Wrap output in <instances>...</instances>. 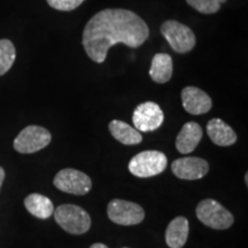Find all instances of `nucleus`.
<instances>
[{"instance_id":"1","label":"nucleus","mask_w":248,"mask_h":248,"mask_svg":"<svg viewBox=\"0 0 248 248\" xmlns=\"http://www.w3.org/2000/svg\"><path fill=\"white\" fill-rule=\"evenodd\" d=\"M148 36V26L137 14L129 9L107 8L90 18L83 31L82 43L88 57L102 63L111 46L122 43L137 48Z\"/></svg>"},{"instance_id":"20","label":"nucleus","mask_w":248,"mask_h":248,"mask_svg":"<svg viewBox=\"0 0 248 248\" xmlns=\"http://www.w3.org/2000/svg\"><path fill=\"white\" fill-rule=\"evenodd\" d=\"M47 4L52 8L57 9V11L62 12H69L78 7L84 2V0H46Z\"/></svg>"},{"instance_id":"11","label":"nucleus","mask_w":248,"mask_h":248,"mask_svg":"<svg viewBox=\"0 0 248 248\" xmlns=\"http://www.w3.org/2000/svg\"><path fill=\"white\" fill-rule=\"evenodd\" d=\"M182 102L184 109L192 115H201L212 109V98L202 90L187 86L182 91Z\"/></svg>"},{"instance_id":"17","label":"nucleus","mask_w":248,"mask_h":248,"mask_svg":"<svg viewBox=\"0 0 248 248\" xmlns=\"http://www.w3.org/2000/svg\"><path fill=\"white\" fill-rule=\"evenodd\" d=\"M24 206L31 215L37 218L47 219L53 215L54 206L53 202L45 195L39 193H32L24 199Z\"/></svg>"},{"instance_id":"16","label":"nucleus","mask_w":248,"mask_h":248,"mask_svg":"<svg viewBox=\"0 0 248 248\" xmlns=\"http://www.w3.org/2000/svg\"><path fill=\"white\" fill-rule=\"evenodd\" d=\"M108 128H109L111 136L123 145L130 146V145H138L142 141L141 133L123 121L113 120Z\"/></svg>"},{"instance_id":"3","label":"nucleus","mask_w":248,"mask_h":248,"mask_svg":"<svg viewBox=\"0 0 248 248\" xmlns=\"http://www.w3.org/2000/svg\"><path fill=\"white\" fill-rule=\"evenodd\" d=\"M168 166L166 154L159 151H144L132 157L129 162V171L136 177L148 178L160 175Z\"/></svg>"},{"instance_id":"23","label":"nucleus","mask_w":248,"mask_h":248,"mask_svg":"<svg viewBox=\"0 0 248 248\" xmlns=\"http://www.w3.org/2000/svg\"><path fill=\"white\" fill-rule=\"evenodd\" d=\"M123 248H128V247H123Z\"/></svg>"},{"instance_id":"19","label":"nucleus","mask_w":248,"mask_h":248,"mask_svg":"<svg viewBox=\"0 0 248 248\" xmlns=\"http://www.w3.org/2000/svg\"><path fill=\"white\" fill-rule=\"evenodd\" d=\"M226 0H186L188 5L202 14H214L219 11Z\"/></svg>"},{"instance_id":"6","label":"nucleus","mask_w":248,"mask_h":248,"mask_svg":"<svg viewBox=\"0 0 248 248\" xmlns=\"http://www.w3.org/2000/svg\"><path fill=\"white\" fill-rule=\"evenodd\" d=\"M52 140V136L47 129L38 125H29L14 139V150L22 154L36 153L46 146Z\"/></svg>"},{"instance_id":"15","label":"nucleus","mask_w":248,"mask_h":248,"mask_svg":"<svg viewBox=\"0 0 248 248\" xmlns=\"http://www.w3.org/2000/svg\"><path fill=\"white\" fill-rule=\"evenodd\" d=\"M172 59L167 53H157L154 55L151 63L150 76L155 83L164 84L172 77Z\"/></svg>"},{"instance_id":"18","label":"nucleus","mask_w":248,"mask_h":248,"mask_svg":"<svg viewBox=\"0 0 248 248\" xmlns=\"http://www.w3.org/2000/svg\"><path fill=\"white\" fill-rule=\"evenodd\" d=\"M16 51L13 43L8 39H0V76L5 75L13 66Z\"/></svg>"},{"instance_id":"7","label":"nucleus","mask_w":248,"mask_h":248,"mask_svg":"<svg viewBox=\"0 0 248 248\" xmlns=\"http://www.w3.org/2000/svg\"><path fill=\"white\" fill-rule=\"evenodd\" d=\"M53 184L58 190L75 195H84L92 188V181L86 173L71 168L60 170L55 175Z\"/></svg>"},{"instance_id":"10","label":"nucleus","mask_w":248,"mask_h":248,"mask_svg":"<svg viewBox=\"0 0 248 248\" xmlns=\"http://www.w3.org/2000/svg\"><path fill=\"white\" fill-rule=\"evenodd\" d=\"M173 175L185 181H198L203 178L209 171V164L201 157H181L171 163Z\"/></svg>"},{"instance_id":"21","label":"nucleus","mask_w":248,"mask_h":248,"mask_svg":"<svg viewBox=\"0 0 248 248\" xmlns=\"http://www.w3.org/2000/svg\"><path fill=\"white\" fill-rule=\"evenodd\" d=\"M4 179H5V170L2 169V167H0V188H1Z\"/></svg>"},{"instance_id":"22","label":"nucleus","mask_w":248,"mask_h":248,"mask_svg":"<svg viewBox=\"0 0 248 248\" xmlns=\"http://www.w3.org/2000/svg\"><path fill=\"white\" fill-rule=\"evenodd\" d=\"M90 248H108L106 245H104V244H100V243H97V244H93L91 247Z\"/></svg>"},{"instance_id":"5","label":"nucleus","mask_w":248,"mask_h":248,"mask_svg":"<svg viewBox=\"0 0 248 248\" xmlns=\"http://www.w3.org/2000/svg\"><path fill=\"white\" fill-rule=\"evenodd\" d=\"M161 33L171 48L177 53H187L193 49L197 43L194 32L178 21L169 20L161 26Z\"/></svg>"},{"instance_id":"2","label":"nucleus","mask_w":248,"mask_h":248,"mask_svg":"<svg viewBox=\"0 0 248 248\" xmlns=\"http://www.w3.org/2000/svg\"><path fill=\"white\" fill-rule=\"evenodd\" d=\"M53 215L55 222L68 233L83 234L91 228V217L88 212L76 204H61Z\"/></svg>"},{"instance_id":"9","label":"nucleus","mask_w":248,"mask_h":248,"mask_svg":"<svg viewBox=\"0 0 248 248\" xmlns=\"http://www.w3.org/2000/svg\"><path fill=\"white\" fill-rule=\"evenodd\" d=\"M164 120L163 111L156 102L146 101L138 105L132 114L135 129L139 132L155 131L162 125Z\"/></svg>"},{"instance_id":"12","label":"nucleus","mask_w":248,"mask_h":248,"mask_svg":"<svg viewBox=\"0 0 248 248\" xmlns=\"http://www.w3.org/2000/svg\"><path fill=\"white\" fill-rule=\"evenodd\" d=\"M202 135V129L199 124L195 122L185 123L176 138V148L182 154L192 153L199 145Z\"/></svg>"},{"instance_id":"8","label":"nucleus","mask_w":248,"mask_h":248,"mask_svg":"<svg viewBox=\"0 0 248 248\" xmlns=\"http://www.w3.org/2000/svg\"><path fill=\"white\" fill-rule=\"evenodd\" d=\"M107 214L111 222L124 226L139 224L145 218V212L141 206L121 199L110 201L107 207Z\"/></svg>"},{"instance_id":"13","label":"nucleus","mask_w":248,"mask_h":248,"mask_svg":"<svg viewBox=\"0 0 248 248\" xmlns=\"http://www.w3.org/2000/svg\"><path fill=\"white\" fill-rule=\"evenodd\" d=\"M207 133L217 146H231L237 141V135L229 124L221 119H213L207 124Z\"/></svg>"},{"instance_id":"4","label":"nucleus","mask_w":248,"mask_h":248,"mask_svg":"<svg viewBox=\"0 0 248 248\" xmlns=\"http://www.w3.org/2000/svg\"><path fill=\"white\" fill-rule=\"evenodd\" d=\"M198 219L214 230H225L233 224V216L221 203L213 199H204L197 206Z\"/></svg>"},{"instance_id":"14","label":"nucleus","mask_w":248,"mask_h":248,"mask_svg":"<svg viewBox=\"0 0 248 248\" xmlns=\"http://www.w3.org/2000/svg\"><path fill=\"white\" fill-rule=\"evenodd\" d=\"M190 231L187 218L178 216L173 218L167 226L166 243L170 248H182L186 244Z\"/></svg>"}]
</instances>
